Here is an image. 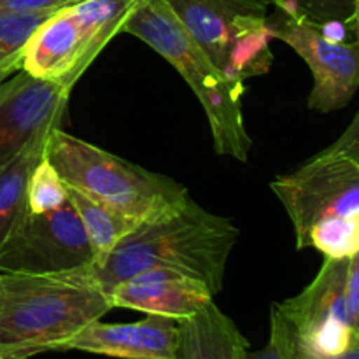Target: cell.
<instances>
[{"mask_svg": "<svg viewBox=\"0 0 359 359\" xmlns=\"http://www.w3.org/2000/svg\"><path fill=\"white\" fill-rule=\"evenodd\" d=\"M179 321L147 316L142 321L109 325L100 319L84 326L65 351L119 359H177Z\"/></svg>", "mask_w": 359, "mask_h": 359, "instance_id": "cell-12", "label": "cell"}, {"mask_svg": "<svg viewBox=\"0 0 359 359\" xmlns=\"http://www.w3.org/2000/svg\"><path fill=\"white\" fill-rule=\"evenodd\" d=\"M123 32L135 35L163 56L198 97L212 132L217 154L249 160L251 137L242 114L244 86L228 79L207 58L177 20L167 0H144L126 21Z\"/></svg>", "mask_w": 359, "mask_h": 359, "instance_id": "cell-4", "label": "cell"}, {"mask_svg": "<svg viewBox=\"0 0 359 359\" xmlns=\"http://www.w3.org/2000/svg\"><path fill=\"white\" fill-rule=\"evenodd\" d=\"M48 132L32 139L20 153L0 167V251L30 210L27 184L32 168L44 156Z\"/></svg>", "mask_w": 359, "mask_h": 359, "instance_id": "cell-15", "label": "cell"}, {"mask_svg": "<svg viewBox=\"0 0 359 359\" xmlns=\"http://www.w3.org/2000/svg\"><path fill=\"white\" fill-rule=\"evenodd\" d=\"M237 238L238 228L231 219L209 212L188 196L156 219L139 224L91 270L107 294L133 273L170 269L202 280L216 297Z\"/></svg>", "mask_w": 359, "mask_h": 359, "instance_id": "cell-2", "label": "cell"}, {"mask_svg": "<svg viewBox=\"0 0 359 359\" xmlns=\"http://www.w3.org/2000/svg\"><path fill=\"white\" fill-rule=\"evenodd\" d=\"M291 335H293V333H291ZM293 356H294V359H314V358H307V356H304V354L298 353V351L294 349V344H293ZM332 359H359V346L351 347V349L347 351V353H344L342 356H337Z\"/></svg>", "mask_w": 359, "mask_h": 359, "instance_id": "cell-23", "label": "cell"}, {"mask_svg": "<svg viewBox=\"0 0 359 359\" xmlns=\"http://www.w3.org/2000/svg\"><path fill=\"white\" fill-rule=\"evenodd\" d=\"M269 25L272 39L290 46L311 69L314 86L309 107L323 114L347 107L359 86L358 39L333 41L318 25L280 13L276 20L269 18Z\"/></svg>", "mask_w": 359, "mask_h": 359, "instance_id": "cell-9", "label": "cell"}, {"mask_svg": "<svg viewBox=\"0 0 359 359\" xmlns=\"http://www.w3.org/2000/svg\"><path fill=\"white\" fill-rule=\"evenodd\" d=\"M142 2L144 0H84L70 7L83 27L91 62L123 32L125 23Z\"/></svg>", "mask_w": 359, "mask_h": 359, "instance_id": "cell-17", "label": "cell"}, {"mask_svg": "<svg viewBox=\"0 0 359 359\" xmlns=\"http://www.w3.org/2000/svg\"><path fill=\"white\" fill-rule=\"evenodd\" d=\"M0 359H20V358L13 356V354H6V353H0Z\"/></svg>", "mask_w": 359, "mask_h": 359, "instance_id": "cell-24", "label": "cell"}, {"mask_svg": "<svg viewBox=\"0 0 359 359\" xmlns=\"http://www.w3.org/2000/svg\"><path fill=\"white\" fill-rule=\"evenodd\" d=\"M91 266L48 276L0 273V353L28 359L65 351L84 326L112 311Z\"/></svg>", "mask_w": 359, "mask_h": 359, "instance_id": "cell-3", "label": "cell"}, {"mask_svg": "<svg viewBox=\"0 0 359 359\" xmlns=\"http://www.w3.org/2000/svg\"><path fill=\"white\" fill-rule=\"evenodd\" d=\"M95 265L83 223L70 202L49 212H28L0 251V273H65Z\"/></svg>", "mask_w": 359, "mask_h": 359, "instance_id": "cell-8", "label": "cell"}, {"mask_svg": "<svg viewBox=\"0 0 359 359\" xmlns=\"http://www.w3.org/2000/svg\"><path fill=\"white\" fill-rule=\"evenodd\" d=\"M67 195H69L70 205L74 207L83 223L84 231H86L88 241L93 249L95 265L100 263L139 224H142L137 219H132L125 214L116 212V210L88 198L86 195L69 188V186H67Z\"/></svg>", "mask_w": 359, "mask_h": 359, "instance_id": "cell-16", "label": "cell"}, {"mask_svg": "<svg viewBox=\"0 0 359 359\" xmlns=\"http://www.w3.org/2000/svg\"><path fill=\"white\" fill-rule=\"evenodd\" d=\"M27 202L32 214L49 212L69 202L67 184L46 156L32 168L27 184Z\"/></svg>", "mask_w": 359, "mask_h": 359, "instance_id": "cell-20", "label": "cell"}, {"mask_svg": "<svg viewBox=\"0 0 359 359\" xmlns=\"http://www.w3.org/2000/svg\"><path fill=\"white\" fill-rule=\"evenodd\" d=\"M91 63L83 27L67 7L49 16L32 34L21 70L39 79L62 81L74 88Z\"/></svg>", "mask_w": 359, "mask_h": 359, "instance_id": "cell-13", "label": "cell"}, {"mask_svg": "<svg viewBox=\"0 0 359 359\" xmlns=\"http://www.w3.org/2000/svg\"><path fill=\"white\" fill-rule=\"evenodd\" d=\"M84 0H0V9L11 11H62Z\"/></svg>", "mask_w": 359, "mask_h": 359, "instance_id": "cell-22", "label": "cell"}, {"mask_svg": "<svg viewBox=\"0 0 359 359\" xmlns=\"http://www.w3.org/2000/svg\"><path fill=\"white\" fill-rule=\"evenodd\" d=\"M217 70L242 84L273 63L266 0H167Z\"/></svg>", "mask_w": 359, "mask_h": 359, "instance_id": "cell-6", "label": "cell"}, {"mask_svg": "<svg viewBox=\"0 0 359 359\" xmlns=\"http://www.w3.org/2000/svg\"><path fill=\"white\" fill-rule=\"evenodd\" d=\"M273 307L290 325L298 353L314 359L342 356L359 346V255L325 258L302 293Z\"/></svg>", "mask_w": 359, "mask_h": 359, "instance_id": "cell-7", "label": "cell"}, {"mask_svg": "<svg viewBox=\"0 0 359 359\" xmlns=\"http://www.w3.org/2000/svg\"><path fill=\"white\" fill-rule=\"evenodd\" d=\"M55 13L58 11L0 9V84L21 70L32 34Z\"/></svg>", "mask_w": 359, "mask_h": 359, "instance_id": "cell-18", "label": "cell"}, {"mask_svg": "<svg viewBox=\"0 0 359 359\" xmlns=\"http://www.w3.org/2000/svg\"><path fill=\"white\" fill-rule=\"evenodd\" d=\"M270 188L286 209L298 249L325 258L359 255V116L318 154L277 175Z\"/></svg>", "mask_w": 359, "mask_h": 359, "instance_id": "cell-1", "label": "cell"}, {"mask_svg": "<svg viewBox=\"0 0 359 359\" xmlns=\"http://www.w3.org/2000/svg\"><path fill=\"white\" fill-rule=\"evenodd\" d=\"M249 340L214 302L179 321L177 359H245Z\"/></svg>", "mask_w": 359, "mask_h": 359, "instance_id": "cell-14", "label": "cell"}, {"mask_svg": "<svg viewBox=\"0 0 359 359\" xmlns=\"http://www.w3.org/2000/svg\"><path fill=\"white\" fill-rule=\"evenodd\" d=\"M44 156L69 188L139 223L156 219L189 196L172 177L146 170L62 128L48 133Z\"/></svg>", "mask_w": 359, "mask_h": 359, "instance_id": "cell-5", "label": "cell"}, {"mask_svg": "<svg viewBox=\"0 0 359 359\" xmlns=\"http://www.w3.org/2000/svg\"><path fill=\"white\" fill-rule=\"evenodd\" d=\"M72 88L20 74L0 84V167L16 156L32 139L60 128Z\"/></svg>", "mask_w": 359, "mask_h": 359, "instance_id": "cell-10", "label": "cell"}, {"mask_svg": "<svg viewBox=\"0 0 359 359\" xmlns=\"http://www.w3.org/2000/svg\"><path fill=\"white\" fill-rule=\"evenodd\" d=\"M245 359H294L293 356V335L286 319L280 316L272 305L270 312V339L263 349L249 351Z\"/></svg>", "mask_w": 359, "mask_h": 359, "instance_id": "cell-21", "label": "cell"}, {"mask_svg": "<svg viewBox=\"0 0 359 359\" xmlns=\"http://www.w3.org/2000/svg\"><path fill=\"white\" fill-rule=\"evenodd\" d=\"M277 13L294 20H305L318 27L340 23L354 35L358 32L359 0H266Z\"/></svg>", "mask_w": 359, "mask_h": 359, "instance_id": "cell-19", "label": "cell"}, {"mask_svg": "<svg viewBox=\"0 0 359 359\" xmlns=\"http://www.w3.org/2000/svg\"><path fill=\"white\" fill-rule=\"evenodd\" d=\"M109 300L112 307L184 321L214 302V294L202 280L188 273L149 269L119 280L109 291Z\"/></svg>", "mask_w": 359, "mask_h": 359, "instance_id": "cell-11", "label": "cell"}]
</instances>
